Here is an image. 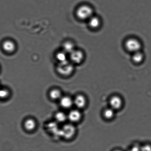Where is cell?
I'll list each match as a JSON object with an SVG mask.
<instances>
[{"label": "cell", "instance_id": "6da1fadb", "mask_svg": "<svg viewBox=\"0 0 151 151\" xmlns=\"http://www.w3.org/2000/svg\"><path fill=\"white\" fill-rule=\"evenodd\" d=\"M77 17L81 20H88L94 14V10L91 6L83 4L78 7L76 11Z\"/></svg>", "mask_w": 151, "mask_h": 151}, {"label": "cell", "instance_id": "7a4b0ae2", "mask_svg": "<svg viewBox=\"0 0 151 151\" xmlns=\"http://www.w3.org/2000/svg\"><path fill=\"white\" fill-rule=\"evenodd\" d=\"M74 70L73 64L70 61L65 63H58L57 67V72L62 76L67 77L72 74Z\"/></svg>", "mask_w": 151, "mask_h": 151}, {"label": "cell", "instance_id": "3957f363", "mask_svg": "<svg viewBox=\"0 0 151 151\" xmlns=\"http://www.w3.org/2000/svg\"><path fill=\"white\" fill-rule=\"evenodd\" d=\"M76 131V128L73 124H65L60 128V137L66 139H70L74 137Z\"/></svg>", "mask_w": 151, "mask_h": 151}, {"label": "cell", "instance_id": "277c9868", "mask_svg": "<svg viewBox=\"0 0 151 151\" xmlns=\"http://www.w3.org/2000/svg\"><path fill=\"white\" fill-rule=\"evenodd\" d=\"M126 49L132 53L140 51L142 44L138 39L135 38H130L127 39L125 43Z\"/></svg>", "mask_w": 151, "mask_h": 151}, {"label": "cell", "instance_id": "5b68a950", "mask_svg": "<svg viewBox=\"0 0 151 151\" xmlns=\"http://www.w3.org/2000/svg\"><path fill=\"white\" fill-rule=\"evenodd\" d=\"M69 59L72 63L79 64L82 63L84 59V54L81 50L75 49L69 54Z\"/></svg>", "mask_w": 151, "mask_h": 151}, {"label": "cell", "instance_id": "8992f818", "mask_svg": "<svg viewBox=\"0 0 151 151\" xmlns=\"http://www.w3.org/2000/svg\"><path fill=\"white\" fill-rule=\"evenodd\" d=\"M68 120L71 123H76L81 120L82 117L81 112L78 109L71 110L67 114Z\"/></svg>", "mask_w": 151, "mask_h": 151}, {"label": "cell", "instance_id": "52a82bcc", "mask_svg": "<svg viewBox=\"0 0 151 151\" xmlns=\"http://www.w3.org/2000/svg\"><path fill=\"white\" fill-rule=\"evenodd\" d=\"M109 102L110 107L115 111L120 109L122 105V98L117 95L112 96Z\"/></svg>", "mask_w": 151, "mask_h": 151}, {"label": "cell", "instance_id": "ba28073f", "mask_svg": "<svg viewBox=\"0 0 151 151\" xmlns=\"http://www.w3.org/2000/svg\"><path fill=\"white\" fill-rule=\"evenodd\" d=\"M1 47L5 52L11 53L14 52L16 48V45L13 41L10 40H5L3 41Z\"/></svg>", "mask_w": 151, "mask_h": 151}, {"label": "cell", "instance_id": "9c48e42d", "mask_svg": "<svg viewBox=\"0 0 151 151\" xmlns=\"http://www.w3.org/2000/svg\"><path fill=\"white\" fill-rule=\"evenodd\" d=\"M73 104L78 109L83 108L87 104L86 98L82 95H78L73 99Z\"/></svg>", "mask_w": 151, "mask_h": 151}, {"label": "cell", "instance_id": "30bf717a", "mask_svg": "<svg viewBox=\"0 0 151 151\" xmlns=\"http://www.w3.org/2000/svg\"><path fill=\"white\" fill-rule=\"evenodd\" d=\"M59 100L60 106L64 109L70 108L74 105L73 99L69 96H62Z\"/></svg>", "mask_w": 151, "mask_h": 151}, {"label": "cell", "instance_id": "8fae6325", "mask_svg": "<svg viewBox=\"0 0 151 151\" xmlns=\"http://www.w3.org/2000/svg\"><path fill=\"white\" fill-rule=\"evenodd\" d=\"M87 21L89 26L93 29H98L101 25V20L100 18L94 15L92 16Z\"/></svg>", "mask_w": 151, "mask_h": 151}, {"label": "cell", "instance_id": "7c38bea8", "mask_svg": "<svg viewBox=\"0 0 151 151\" xmlns=\"http://www.w3.org/2000/svg\"><path fill=\"white\" fill-rule=\"evenodd\" d=\"M24 126L27 131H33L36 128L37 123L35 120L32 118H28L24 121Z\"/></svg>", "mask_w": 151, "mask_h": 151}, {"label": "cell", "instance_id": "4fadbf2b", "mask_svg": "<svg viewBox=\"0 0 151 151\" xmlns=\"http://www.w3.org/2000/svg\"><path fill=\"white\" fill-rule=\"evenodd\" d=\"M63 50L65 53L69 54L76 49L74 43L70 41H67L63 44Z\"/></svg>", "mask_w": 151, "mask_h": 151}, {"label": "cell", "instance_id": "5bb4252c", "mask_svg": "<svg viewBox=\"0 0 151 151\" xmlns=\"http://www.w3.org/2000/svg\"><path fill=\"white\" fill-rule=\"evenodd\" d=\"M55 122L58 123H64L68 120L67 115L65 112L59 111L56 113L55 115Z\"/></svg>", "mask_w": 151, "mask_h": 151}, {"label": "cell", "instance_id": "9a60e30c", "mask_svg": "<svg viewBox=\"0 0 151 151\" xmlns=\"http://www.w3.org/2000/svg\"><path fill=\"white\" fill-rule=\"evenodd\" d=\"M50 98L53 100H60L62 97L61 91L58 89H53L51 90L49 93Z\"/></svg>", "mask_w": 151, "mask_h": 151}, {"label": "cell", "instance_id": "2e32d148", "mask_svg": "<svg viewBox=\"0 0 151 151\" xmlns=\"http://www.w3.org/2000/svg\"><path fill=\"white\" fill-rule=\"evenodd\" d=\"M56 58L59 63H65L70 61L68 58L67 53H65L63 50L57 53Z\"/></svg>", "mask_w": 151, "mask_h": 151}, {"label": "cell", "instance_id": "e0dca14e", "mask_svg": "<svg viewBox=\"0 0 151 151\" xmlns=\"http://www.w3.org/2000/svg\"><path fill=\"white\" fill-rule=\"evenodd\" d=\"M144 58V56L141 51H138L133 53L132 60L134 63L139 64L142 63Z\"/></svg>", "mask_w": 151, "mask_h": 151}, {"label": "cell", "instance_id": "ac0fdd59", "mask_svg": "<svg viewBox=\"0 0 151 151\" xmlns=\"http://www.w3.org/2000/svg\"><path fill=\"white\" fill-rule=\"evenodd\" d=\"M103 116L106 119L109 120L112 119L115 115V110L111 107L105 109L103 112Z\"/></svg>", "mask_w": 151, "mask_h": 151}, {"label": "cell", "instance_id": "d6986e66", "mask_svg": "<svg viewBox=\"0 0 151 151\" xmlns=\"http://www.w3.org/2000/svg\"><path fill=\"white\" fill-rule=\"evenodd\" d=\"M10 95V92L8 90L5 88H0V99L7 98Z\"/></svg>", "mask_w": 151, "mask_h": 151}, {"label": "cell", "instance_id": "ffe728a7", "mask_svg": "<svg viewBox=\"0 0 151 151\" xmlns=\"http://www.w3.org/2000/svg\"><path fill=\"white\" fill-rule=\"evenodd\" d=\"M140 151H151V145L146 144L141 147Z\"/></svg>", "mask_w": 151, "mask_h": 151}]
</instances>
